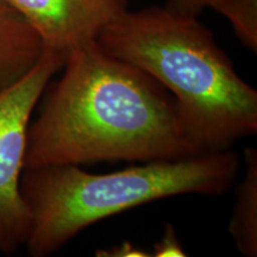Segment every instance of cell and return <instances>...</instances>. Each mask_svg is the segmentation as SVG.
<instances>
[{
  "instance_id": "6da1fadb",
  "label": "cell",
  "mask_w": 257,
  "mask_h": 257,
  "mask_svg": "<svg viewBox=\"0 0 257 257\" xmlns=\"http://www.w3.org/2000/svg\"><path fill=\"white\" fill-rule=\"evenodd\" d=\"M28 131L25 168L200 154L161 83L94 40L73 49Z\"/></svg>"
},
{
  "instance_id": "7a4b0ae2",
  "label": "cell",
  "mask_w": 257,
  "mask_h": 257,
  "mask_svg": "<svg viewBox=\"0 0 257 257\" xmlns=\"http://www.w3.org/2000/svg\"><path fill=\"white\" fill-rule=\"evenodd\" d=\"M96 41L170 93L200 153L227 150L256 134V89L240 78L198 17L166 6L127 10Z\"/></svg>"
},
{
  "instance_id": "3957f363",
  "label": "cell",
  "mask_w": 257,
  "mask_h": 257,
  "mask_svg": "<svg viewBox=\"0 0 257 257\" xmlns=\"http://www.w3.org/2000/svg\"><path fill=\"white\" fill-rule=\"evenodd\" d=\"M239 166V156L227 149L106 174L75 165L24 168L21 193L31 219L25 246L30 256L46 257L91 225L148 202L182 194L223 195Z\"/></svg>"
},
{
  "instance_id": "277c9868",
  "label": "cell",
  "mask_w": 257,
  "mask_h": 257,
  "mask_svg": "<svg viewBox=\"0 0 257 257\" xmlns=\"http://www.w3.org/2000/svg\"><path fill=\"white\" fill-rule=\"evenodd\" d=\"M67 57L44 49L21 79L0 89V255H11L25 245L30 213L21 193L31 115L51 78Z\"/></svg>"
},
{
  "instance_id": "5b68a950",
  "label": "cell",
  "mask_w": 257,
  "mask_h": 257,
  "mask_svg": "<svg viewBox=\"0 0 257 257\" xmlns=\"http://www.w3.org/2000/svg\"><path fill=\"white\" fill-rule=\"evenodd\" d=\"M40 36L44 49L68 56L124 12L127 0H6Z\"/></svg>"
},
{
  "instance_id": "8992f818",
  "label": "cell",
  "mask_w": 257,
  "mask_h": 257,
  "mask_svg": "<svg viewBox=\"0 0 257 257\" xmlns=\"http://www.w3.org/2000/svg\"><path fill=\"white\" fill-rule=\"evenodd\" d=\"M44 46L36 31L6 0H0V89L28 73Z\"/></svg>"
},
{
  "instance_id": "52a82bcc",
  "label": "cell",
  "mask_w": 257,
  "mask_h": 257,
  "mask_svg": "<svg viewBox=\"0 0 257 257\" xmlns=\"http://www.w3.org/2000/svg\"><path fill=\"white\" fill-rule=\"evenodd\" d=\"M245 173L234 189L229 232L242 255L257 256V149L249 147L244 153Z\"/></svg>"
},
{
  "instance_id": "ba28073f",
  "label": "cell",
  "mask_w": 257,
  "mask_h": 257,
  "mask_svg": "<svg viewBox=\"0 0 257 257\" xmlns=\"http://www.w3.org/2000/svg\"><path fill=\"white\" fill-rule=\"evenodd\" d=\"M221 16L230 22L244 46L256 53L257 0H230Z\"/></svg>"
},
{
  "instance_id": "9c48e42d",
  "label": "cell",
  "mask_w": 257,
  "mask_h": 257,
  "mask_svg": "<svg viewBox=\"0 0 257 257\" xmlns=\"http://www.w3.org/2000/svg\"><path fill=\"white\" fill-rule=\"evenodd\" d=\"M229 2L230 0H167L165 6L179 14L198 17L205 9L216 10L223 15Z\"/></svg>"
},
{
  "instance_id": "30bf717a",
  "label": "cell",
  "mask_w": 257,
  "mask_h": 257,
  "mask_svg": "<svg viewBox=\"0 0 257 257\" xmlns=\"http://www.w3.org/2000/svg\"><path fill=\"white\" fill-rule=\"evenodd\" d=\"M154 255L159 257L166 256H185L186 253L180 245L174 227L170 224L166 225V231L163 237L157 244L154 245Z\"/></svg>"
},
{
  "instance_id": "8fae6325",
  "label": "cell",
  "mask_w": 257,
  "mask_h": 257,
  "mask_svg": "<svg viewBox=\"0 0 257 257\" xmlns=\"http://www.w3.org/2000/svg\"><path fill=\"white\" fill-rule=\"evenodd\" d=\"M140 249L135 248L131 243H123L119 246H115V248L108 250L107 253H102L101 256L107 255V256H144Z\"/></svg>"
}]
</instances>
